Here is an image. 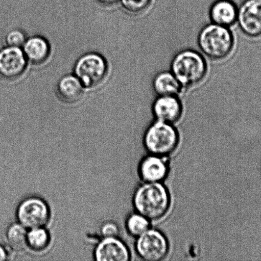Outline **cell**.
I'll use <instances>...</instances> for the list:
<instances>
[{
    "label": "cell",
    "instance_id": "cell-1",
    "mask_svg": "<svg viewBox=\"0 0 261 261\" xmlns=\"http://www.w3.org/2000/svg\"><path fill=\"white\" fill-rule=\"evenodd\" d=\"M171 203L170 192L162 182H143L133 198L135 211L150 221L162 219L170 211Z\"/></svg>",
    "mask_w": 261,
    "mask_h": 261
},
{
    "label": "cell",
    "instance_id": "cell-2",
    "mask_svg": "<svg viewBox=\"0 0 261 261\" xmlns=\"http://www.w3.org/2000/svg\"><path fill=\"white\" fill-rule=\"evenodd\" d=\"M171 71L183 89H190L203 83L208 73V65L202 54L193 49H185L174 56Z\"/></svg>",
    "mask_w": 261,
    "mask_h": 261
},
{
    "label": "cell",
    "instance_id": "cell-3",
    "mask_svg": "<svg viewBox=\"0 0 261 261\" xmlns=\"http://www.w3.org/2000/svg\"><path fill=\"white\" fill-rule=\"evenodd\" d=\"M198 44L201 52L209 60L223 61L233 52L234 36L230 28L211 22L199 32Z\"/></svg>",
    "mask_w": 261,
    "mask_h": 261
},
{
    "label": "cell",
    "instance_id": "cell-4",
    "mask_svg": "<svg viewBox=\"0 0 261 261\" xmlns=\"http://www.w3.org/2000/svg\"><path fill=\"white\" fill-rule=\"evenodd\" d=\"M180 142V135L173 124L157 121L145 130L143 144L152 154L166 157L173 153Z\"/></svg>",
    "mask_w": 261,
    "mask_h": 261
},
{
    "label": "cell",
    "instance_id": "cell-5",
    "mask_svg": "<svg viewBox=\"0 0 261 261\" xmlns=\"http://www.w3.org/2000/svg\"><path fill=\"white\" fill-rule=\"evenodd\" d=\"M109 73L106 59L101 54L90 52L84 54L76 61L74 74L85 89H91L101 85Z\"/></svg>",
    "mask_w": 261,
    "mask_h": 261
},
{
    "label": "cell",
    "instance_id": "cell-6",
    "mask_svg": "<svg viewBox=\"0 0 261 261\" xmlns=\"http://www.w3.org/2000/svg\"><path fill=\"white\" fill-rule=\"evenodd\" d=\"M135 250L143 260L159 261L168 255L170 244L167 237L159 230L150 228L137 238Z\"/></svg>",
    "mask_w": 261,
    "mask_h": 261
},
{
    "label": "cell",
    "instance_id": "cell-7",
    "mask_svg": "<svg viewBox=\"0 0 261 261\" xmlns=\"http://www.w3.org/2000/svg\"><path fill=\"white\" fill-rule=\"evenodd\" d=\"M28 64L22 48L5 45L0 48V79L2 80H18L24 75Z\"/></svg>",
    "mask_w": 261,
    "mask_h": 261
},
{
    "label": "cell",
    "instance_id": "cell-8",
    "mask_svg": "<svg viewBox=\"0 0 261 261\" xmlns=\"http://www.w3.org/2000/svg\"><path fill=\"white\" fill-rule=\"evenodd\" d=\"M50 210L42 199L30 198L20 204L17 217L20 224L27 229L42 227L50 219Z\"/></svg>",
    "mask_w": 261,
    "mask_h": 261
},
{
    "label": "cell",
    "instance_id": "cell-9",
    "mask_svg": "<svg viewBox=\"0 0 261 261\" xmlns=\"http://www.w3.org/2000/svg\"><path fill=\"white\" fill-rule=\"evenodd\" d=\"M240 30L249 37L261 35V0H246L239 8L237 19Z\"/></svg>",
    "mask_w": 261,
    "mask_h": 261
},
{
    "label": "cell",
    "instance_id": "cell-10",
    "mask_svg": "<svg viewBox=\"0 0 261 261\" xmlns=\"http://www.w3.org/2000/svg\"><path fill=\"white\" fill-rule=\"evenodd\" d=\"M152 112L157 121L175 124L182 117V101L178 96H157L153 102Z\"/></svg>",
    "mask_w": 261,
    "mask_h": 261
},
{
    "label": "cell",
    "instance_id": "cell-11",
    "mask_svg": "<svg viewBox=\"0 0 261 261\" xmlns=\"http://www.w3.org/2000/svg\"><path fill=\"white\" fill-rule=\"evenodd\" d=\"M138 172L143 182L159 183L167 178L170 168L166 157L149 153L140 161Z\"/></svg>",
    "mask_w": 261,
    "mask_h": 261
},
{
    "label": "cell",
    "instance_id": "cell-12",
    "mask_svg": "<svg viewBox=\"0 0 261 261\" xmlns=\"http://www.w3.org/2000/svg\"><path fill=\"white\" fill-rule=\"evenodd\" d=\"M98 261H127L130 259L129 249L117 237H107L99 243L94 252Z\"/></svg>",
    "mask_w": 261,
    "mask_h": 261
},
{
    "label": "cell",
    "instance_id": "cell-13",
    "mask_svg": "<svg viewBox=\"0 0 261 261\" xmlns=\"http://www.w3.org/2000/svg\"><path fill=\"white\" fill-rule=\"evenodd\" d=\"M22 49L28 63L35 66L44 64L51 54L50 42L45 37L39 35L27 38Z\"/></svg>",
    "mask_w": 261,
    "mask_h": 261
},
{
    "label": "cell",
    "instance_id": "cell-14",
    "mask_svg": "<svg viewBox=\"0 0 261 261\" xmlns=\"http://www.w3.org/2000/svg\"><path fill=\"white\" fill-rule=\"evenodd\" d=\"M84 89L83 84L74 74L64 75L56 86V94L64 103H78L83 98Z\"/></svg>",
    "mask_w": 261,
    "mask_h": 261
},
{
    "label": "cell",
    "instance_id": "cell-15",
    "mask_svg": "<svg viewBox=\"0 0 261 261\" xmlns=\"http://www.w3.org/2000/svg\"><path fill=\"white\" fill-rule=\"evenodd\" d=\"M239 8L232 0H216L209 10L211 22L231 28L237 22Z\"/></svg>",
    "mask_w": 261,
    "mask_h": 261
},
{
    "label": "cell",
    "instance_id": "cell-16",
    "mask_svg": "<svg viewBox=\"0 0 261 261\" xmlns=\"http://www.w3.org/2000/svg\"><path fill=\"white\" fill-rule=\"evenodd\" d=\"M152 85L157 96H178L183 90L171 70L158 73L153 79Z\"/></svg>",
    "mask_w": 261,
    "mask_h": 261
},
{
    "label": "cell",
    "instance_id": "cell-17",
    "mask_svg": "<svg viewBox=\"0 0 261 261\" xmlns=\"http://www.w3.org/2000/svg\"><path fill=\"white\" fill-rule=\"evenodd\" d=\"M27 228L20 224L11 225L7 229L6 239L8 244L12 249L21 250L27 247Z\"/></svg>",
    "mask_w": 261,
    "mask_h": 261
},
{
    "label": "cell",
    "instance_id": "cell-18",
    "mask_svg": "<svg viewBox=\"0 0 261 261\" xmlns=\"http://www.w3.org/2000/svg\"><path fill=\"white\" fill-rule=\"evenodd\" d=\"M126 227L131 236L137 238L150 228V221L136 212L128 217Z\"/></svg>",
    "mask_w": 261,
    "mask_h": 261
},
{
    "label": "cell",
    "instance_id": "cell-19",
    "mask_svg": "<svg viewBox=\"0 0 261 261\" xmlns=\"http://www.w3.org/2000/svg\"><path fill=\"white\" fill-rule=\"evenodd\" d=\"M50 237L47 231L42 227L31 229L27 233V244L35 250H42L48 246Z\"/></svg>",
    "mask_w": 261,
    "mask_h": 261
},
{
    "label": "cell",
    "instance_id": "cell-20",
    "mask_svg": "<svg viewBox=\"0 0 261 261\" xmlns=\"http://www.w3.org/2000/svg\"><path fill=\"white\" fill-rule=\"evenodd\" d=\"M120 2L128 14L138 15L144 14L149 9L152 0H120Z\"/></svg>",
    "mask_w": 261,
    "mask_h": 261
},
{
    "label": "cell",
    "instance_id": "cell-21",
    "mask_svg": "<svg viewBox=\"0 0 261 261\" xmlns=\"http://www.w3.org/2000/svg\"><path fill=\"white\" fill-rule=\"evenodd\" d=\"M27 35L20 29H14L9 31L5 35V45L22 48L27 40Z\"/></svg>",
    "mask_w": 261,
    "mask_h": 261
},
{
    "label": "cell",
    "instance_id": "cell-22",
    "mask_svg": "<svg viewBox=\"0 0 261 261\" xmlns=\"http://www.w3.org/2000/svg\"><path fill=\"white\" fill-rule=\"evenodd\" d=\"M101 232L104 238L116 237L119 233V229L116 224L107 222L102 226Z\"/></svg>",
    "mask_w": 261,
    "mask_h": 261
},
{
    "label": "cell",
    "instance_id": "cell-23",
    "mask_svg": "<svg viewBox=\"0 0 261 261\" xmlns=\"http://www.w3.org/2000/svg\"><path fill=\"white\" fill-rule=\"evenodd\" d=\"M96 1L102 6L111 7L116 5L120 2V0H96Z\"/></svg>",
    "mask_w": 261,
    "mask_h": 261
},
{
    "label": "cell",
    "instance_id": "cell-24",
    "mask_svg": "<svg viewBox=\"0 0 261 261\" xmlns=\"http://www.w3.org/2000/svg\"><path fill=\"white\" fill-rule=\"evenodd\" d=\"M7 254L4 248L0 245V261L6 260Z\"/></svg>",
    "mask_w": 261,
    "mask_h": 261
}]
</instances>
